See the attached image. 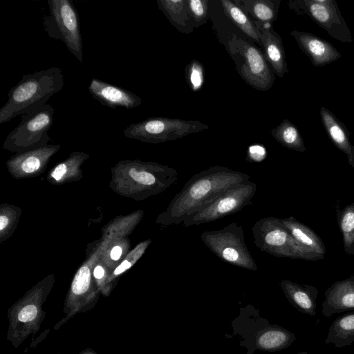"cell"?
Wrapping results in <instances>:
<instances>
[{"instance_id":"6da1fadb","label":"cell","mask_w":354,"mask_h":354,"mask_svg":"<svg viewBox=\"0 0 354 354\" xmlns=\"http://www.w3.org/2000/svg\"><path fill=\"white\" fill-rule=\"evenodd\" d=\"M250 176L226 167L215 165L193 175L173 198L158 222L178 225L201 210L232 186L249 180Z\"/></svg>"},{"instance_id":"7a4b0ae2","label":"cell","mask_w":354,"mask_h":354,"mask_svg":"<svg viewBox=\"0 0 354 354\" xmlns=\"http://www.w3.org/2000/svg\"><path fill=\"white\" fill-rule=\"evenodd\" d=\"M63 85L62 71L55 66L23 75L10 90L7 102L0 109V124L46 104Z\"/></svg>"},{"instance_id":"3957f363","label":"cell","mask_w":354,"mask_h":354,"mask_svg":"<svg viewBox=\"0 0 354 354\" xmlns=\"http://www.w3.org/2000/svg\"><path fill=\"white\" fill-rule=\"evenodd\" d=\"M252 232L256 246L271 255L304 260L322 259L299 243L280 218L271 216L260 218L254 224Z\"/></svg>"},{"instance_id":"277c9868","label":"cell","mask_w":354,"mask_h":354,"mask_svg":"<svg viewBox=\"0 0 354 354\" xmlns=\"http://www.w3.org/2000/svg\"><path fill=\"white\" fill-rule=\"evenodd\" d=\"M49 14L43 19L47 35L61 40L80 62H83V44L77 10L69 0H48Z\"/></svg>"},{"instance_id":"5b68a950","label":"cell","mask_w":354,"mask_h":354,"mask_svg":"<svg viewBox=\"0 0 354 354\" xmlns=\"http://www.w3.org/2000/svg\"><path fill=\"white\" fill-rule=\"evenodd\" d=\"M228 48L238 73L245 82L263 91L272 86L274 72L259 48L236 35H232L229 39Z\"/></svg>"},{"instance_id":"8992f818","label":"cell","mask_w":354,"mask_h":354,"mask_svg":"<svg viewBox=\"0 0 354 354\" xmlns=\"http://www.w3.org/2000/svg\"><path fill=\"white\" fill-rule=\"evenodd\" d=\"M201 238L222 261L239 268L257 270V265L245 242L241 225L232 223L221 230L205 231Z\"/></svg>"},{"instance_id":"52a82bcc","label":"cell","mask_w":354,"mask_h":354,"mask_svg":"<svg viewBox=\"0 0 354 354\" xmlns=\"http://www.w3.org/2000/svg\"><path fill=\"white\" fill-rule=\"evenodd\" d=\"M208 128V125L199 121L157 116L130 124L124 130V134L131 138L158 143L177 140Z\"/></svg>"},{"instance_id":"ba28073f","label":"cell","mask_w":354,"mask_h":354,"mask_svg":"<svg viewBox=\"0 0 354 354\" xmlns=\"http://www.w3.org/2000/svg\"><path fill=\"white\" fill-rule=\"evenodd\" d=\"M288 7L297 15L314 21L332 38L342 43L354 41L335 0H290Z\"/></svg>"},{"instance_id":"9c48e42d","label":"cell","mask_w":354,"mask_h":354,"mask_svg":"<svg viewBox=\"0 0 354 354\" xmlns=\"http://www.w3.org/2000/svg\"><path fill=\"white\" fill-rule=\"evenodd\" d=\"M256 191V183L250 180L234 185L212 203L188 216L183 223L185 227L198 225L234 214L252 203Z\"/></svg>"},{"instance_id":"30bf717a","label":"cell","mask_w":354,"mask_h":354,"mask_svg":"<svg viewBox=\"0 0 354 354\" xmlns=\"http://www.w3.org/2000/svg\"><path fill=\"white\" fill-rule=\"evenodd\" d=\"M55 109L50 104L21 115L19 124L9 133L5 144L12 148L39 146L49 139L48 131L53 122Z\"/></svg>"},{"instance_id":"8fae6325","label":"cell","mask_w":354,"mask_h":354,"mask_svg":"<svg viewBox=\"0 0 354 354\" xmlns=\"http://www.w3.org/2000/svg\"><path fill=\"white\" fill-rule=\"evenodd\" d=\"M290 35L314 66L322 67L339 59L342 55L329 41L312 33L292 30Z\"/></svg>"},{"instance_id":"7c38bea8","label":"cell","mask_w":354,"mask_h":354,"mask_svg":"<svg viewBox=\"0 0 354 354\" xmlns=\"http://www.w3.org/2000/svg\"><path fill=\"white\" fill-rule=\"evenodd\" d=\"M88 91L92 97L102 105L112 109H133L142 102L140 97L130 91L97 78H93L91 80Z\"/></svg>"},{"instance_id":"4fadbf2b","label":"cell","mask_w":354,"mask_h":354,"mask_svg":"<svg viewBox=\"0 0 354 354\" xmlns=\"http://www.w3.org/2000/svg\"><path fill=\"white\" fill-rule=\"evenodd\" d=\"M253 22L259 32L263 54L268 63L279 77H283L288 73V68L281 36L274 30L271 24L257 21Z\"/></svg>"},{"instance_id":"5bb4252c","label":"cell","mask_w":354,"mask_h":354,"mask_svg":"<svg viewBox=\"0 0 354 354\" xmlns=\"http://www.w3.org/2000/svg\"><path fill=\"white\" fill-rule=\"evenodd\" d=\"M354 309V286L351 279L335 283L325 292L322 314L326 317Z\"/></svg>"},{"instance_id":"9a60e30c","label":"cell","mask_w":354,"mask_h":354,"mask_svg":"<svg viewBox=\"0 0 354 354\" xmlns=\"http://www.w3.org/2000/svg\"><path fill=\"white\" fill-rule=\"evenodd\" d=\"M280 286L288 301L298 311L312 317L316 315L317 290L315 288L287 279L282 280Z\"/></svg>"},{"instance_id":"2e32d148","label":"cell","mask_w":354,"mask_h":354,"mask_svg":"<svg viewBox=\"0 0 354 354\" xmlns=\"http://www.w3.org/2000/svg\"><path fill=\"white\" fill-rule=\"evenodd\" d=\"M295 339L291 331L277 325L268 324L257 333L254 339V350L279 351L289 347Z\"/></svg>"},{"instance_id":"e0dca14e","label":"cell","mask_w":354,"mask_h":354,"mask_svg":"<svg viewBox=\"0 0 354 354\" xmlns=\"http://www.w3.org/2000/svg\"><path fill=\"white\" fill-rule=\"evenodd\" d=\"M319 114L322 124L332 142L348 157L351 162L353 146L345 125L328 109L322 106Z\"/></svg>"},{"instance_id":"ac0fdd59","label":"cell","mask_w":354,"mask_h":354,"mask_svg":"<svg viewBox=\"0 0 354 354\" xmlns=\"http://www.w3.org/2000/svg\"><path fill=\"white\" fill-rule=\"evenodd\" d=\"M156 2L159 9L179 32L189 34L194 31L187 0H157Z\"/></svg>"},{"instance_id":"d6986e66","label":"cell","mask_w":354,"mask_h":354,"mask_svg":"<svg viewBox=\"0 0 354 354\" xmlns=\"http://www.w3.org/2000/svg\"><path fill=\"white\" fill-rule=\"evenodd\" d=\"M280 219L283 226L299 243L322 258L324 257L326 253L324 245L310 228L292 216Z\"/></svg>"},{"instance_id":"ffe728a7","label":"cell","mask_w":354,"mask_h":354,"mask_svg":"<svg viewBox=\"0 0 354 354\" xmlns=\"http://www.w3.org/2000/svg\"><path fill=\"white\" fill-rule=\"evenodd\" d=\"M253 21L272 24L277 19L281 0H234Z\"/></svg>"},{"instance_id":"44dd1931","label":"cell","mask_w":354,"mask_h":354,"mask_svg":"<svg viewBox=\"0 0 354 354\" xmlns=\"http://www.w3.org/2000/svg\"><path fill=\"white\" fill-rule=\"evenodd\" d=\"M354 342V311L336 318L330 325L325 344H333L336 348L351 345Z\"/></svg>"},{"instance_id":"7402d4cb","label":"cell","mask_w":354,"mask_h":354,"mask_svg":"<svg viewBox=\"0 0 354 354\" xmlns=\"http://www.w3.org/2000/svg\"><path fill=\"white\" fill-rule=\"evenodd\" d=\"M224 13L228 19L245 35L261 45L259 32L252 19L234 2L231 0L220 1Z\"/></svg>"},{"instance_id":"603a6c76","label":"cell","mask_w":354,"mask_h":354,"mask_svg":"<svg viewBox=\"0 0 354 354\" xmlns=\"http://www.w3.org/2000/svg\"><path fill=\"white\" fill-rule=\"evenodd\" d=\"M272 136L283 147L299 152L306 151L304 141L297 127L287 119L270 131Z\"/></svg>"},{"instance_id":"cb8c5ba5","label":"cell","mask_w":354,"mask_h":354,"mask_svg":"<svg viewBox=\"0 0 354 354\" xmlns=\"http://www.w3.org/2000/svg\"><path fill=\"white\" fill-rule=\"evenodd\" d=\"M339 225L346 250L354 243V205L347 206L342 212Z\"/></svg>"},{"instance_id":"d4e9b609","label":"cell","mask_w":354,"mask_h":354,"mask_svg":"<svg viewBox=\"0 0 354 354\" xmlns=\"http://www.w3.org/2000/svg\"><path fill=\"white\" fill-rule=\"evenodd\" d=\"M189 14L194 28L205 24L209 19V1L187 0Z\"/></svg>"},{"instance_id":"484cf974","label":"cell","mask_w":354,"mask_h":354,"mask_svg":"<svg viewBox=\"0 0 354 354\" xmlns=\"http://www.w3.org/2000/svg\"><path fill=\"white\" fill-rule=\"evenodd\" d=\"M186 77L190 88L194 91L201 88L203 84V67L197 60H193L185 68Z\"/></svg>"},{"instance_id":"4316f807","label":"cell","mask_w":354,"mask_h":354,"mask_svg":"<svg viewBox=\"0 0 354 354\" xmlns=\"http://www.w3.org/2000/svg\"><path fill=\"white\" fill-rule=\"evenodd\" d=\"M91 281V272L87 266H82L77 272L71 285L73 293L77 295L84 293L88 288Z\"/></svg>"},{"instance_id":"83f0119b","label":"cell","mask_w":354,"mask_h":354,"mask_svg":"<svg viewBox=\"0 0 354 354\" xmlns=\"http://www.w3.org/2000/svg\"><path fill=\"white\" fill-rule=\"evenodd\" d=\"M266 157L265 148L260 145H252L248 149L247 160L250 162H261Z\"/></svg>"},{"instance_id":"f1b7e54d","label":"cell","mask_w":354,"mask_h":354,"mask_svg":"<svg viewBox=\"0 0 354 354\" xmlns=\"http://www.w3.org/2000/svg\"><path fill=\"white\" fill-rule=\"evenodd\" d=\"M41 165V160L36 156L26 157L21 163V169L26 173H32L37 170Z\"/></svg>"},{"instance_id":"f546056e","label":"cell","mask_w":354,"mask_h":354,"mask_svg":"<svg viewBox=\"0 0 354 354\" xmlns=\"http://www.w3.org/2000/svg\"><path fill=\"white\" fill-rule=\"evenodd\" d=\"M37 313V309L32 304L24 306L18 314V319L22 322H27L33 320Z\"/></svg>"},{"instance_id":"4dcf8cb0","label":"cell","mask_w":354,"mask_h":354,"mask_svg":"<svg viewBox=\"0 0 354 354\" xmlns=\"http://www.w3.org/2000/svg\"><path fill=\"white\" fill-rule=\"evenodd\" d=\"M67 167L66 164L61 163L58 165L52 171L51 176L56 180H60L66 172Z\"/></svg>"},{"instance_id":"1f68e13d","label":"cell","mask_w":354,"mask_h":354,"mask_svg":"<svg viewBox=\"0 0 354 354\" xmlns=\"http://www.w3.org/2000/svg\"><path fill=\"white\" fill-rule=\"evenodd\" d=\"M131 266V263L128 261H124L119 266L116 268L114 271L115 275L120 274L129 269Z\"/></svg>"},{"instance_id":"d6a6232c","label":"cell","mask_w":354,"mask_h":354,"mask_svg":"<svg viewBox=\"0 0 354 354\" xmlns=\"http://www.w3.org/2000/svg\"><path fill=\"white\" fill-rule=\"evenodd\" d=\"M122 252V250L120 246H115L111 251L110 257L113 260L117 261L120 259Z\"/></svg>"},{"instance_id":"836d02e7","label":"cell","mask_w":354,"mask_h":354,"mask_svg":"<svg viewBox=\"0 0 354 354\" xmlns=\"http://www.w3.org/2000/svg\"><path fill=\"white\" fill-rule=\"evenodd\" d=\"M104 274V270L102 267L97 266L93 270V276L96 279H101Z\"/></svg>"},{"instance_id":"e575fe53","label":"cell","mask_w":354,"mask_h":354,"mask_svg":"<svg viewBox=\"0 0 354 354\" xmlns=\"http://www.w3.org/2000/svg\"><path fill=\"white\" fill-rule=\"evenodd\" d=\"M8 219L6 216L1 215L0 216V230L2 231L8 225Z\"/></svg>"},{"instance_id":"d590c367","label":"cell","mask_w":354,"mask_h":354,"mask_svg":"<svg viewBox=\"0 0 354 354\" xmlns=\"http://www.w3.org/2000/svg\"><path fill=\"white\" fill-rule=\"evenodd\" d=\"M351 164H352L354 167V146H353V156H352V160H351Z\"/></svg>"},{"instance_id":"8d00e7d4","label":"cell","mask_w":354,"mask_h":354,"mask_svg":"<svg viewBox=\"0 0 354 354\" xmlns=\"http://www.w3.org/2000/svg\"><path fill=\"white\" fill-rule=\"evenodd\" d=\"M297 354H309L308 353L306 352V351H303V352H299Z\"/></svg>"},{"instance_id":"74e56055","label":"cell","mask_w":354,"mask_h":354,"mask_svg":"<svg viewBox=\"0 0 354 354\" xmlns=\"http://www.w3.org/2000/svg\"><path fill=\"white\" fill-rule=\"evenodd\" d=\"M351 280H352L353 284L354 286V278L353 279H351Z\"/></svg>"}]
</instances>
